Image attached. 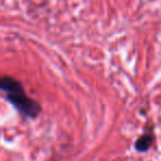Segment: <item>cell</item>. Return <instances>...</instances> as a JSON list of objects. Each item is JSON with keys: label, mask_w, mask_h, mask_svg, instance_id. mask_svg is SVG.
<instances>
[{"label": "cell", "mask_w": 161, "mask_h": 161, "mask_svg": "<svg viewBox=\"0 0 161 161\" xmlns=\"http://www.w3.org/2000/svg\"><path fill=\"white\" fill-rule=\"evenodd\" d=\"M0 91L6 94L7 101L19 114L29 119H36L42 112V107L36 99L27 94L22 83L9 75L0 76Z\"/></svg>", "instance_id": "6da1fadb"}, {"label": "cell", "mask_w": 161, "mask_h": 161, "mask_svg": "<svg viewBox=\"0 0 161 161\" xmlns=\"http://www.w3.org/2000/svg\"><path fill=\"white\" fill-rule=\"evenodd\" d=\"M154 142V135L152 129L146 130L136 141H135V149L138 152H147L152 147Z\"/></svg>", "instance_id": "7a4b0ae2"}]
</instances>
